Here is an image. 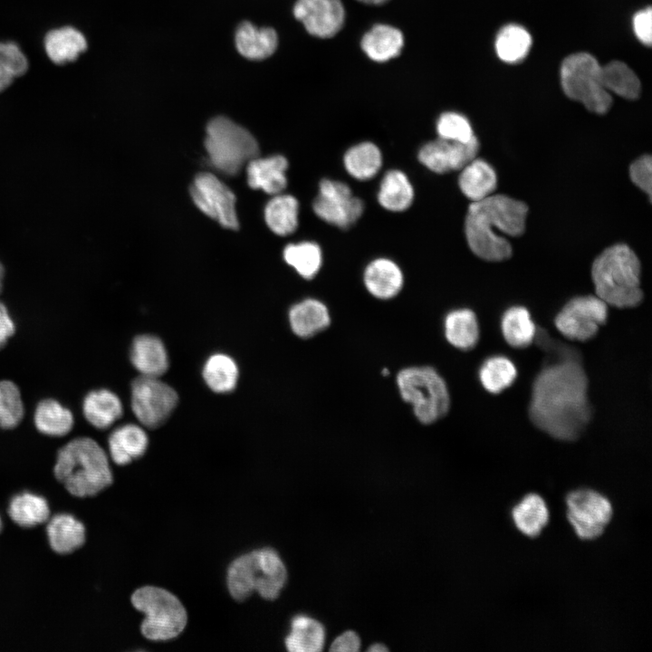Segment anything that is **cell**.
Wrapping results in <instances>:
<instances>
[{"instance_id":"816d5d0a","label":"cell","mask_w":652,"mask_h":652,"mask_svg":"<svg viewBox=\"0 0 652 652\" xmlns=\"http://www.w3.org/2000/svg\"><path fill=\"white\" fill-rule=\"evenodd\" d=\"M4 273H5L4 267H3V265L0 264V292H1V289H2V283H3Z\"/></svg>"},{"instance_id":"1f68e13d","label":"cell","mask_w":652,"mask_h":652,"mask_svg":"<svg viewBox=\"0 0 652 652\" xmlns=\"http://www.w3.org/2000/svg\"><path fill=\"white\" fill-rule=\"evenodd\" d=\"M325 629L316 619L305 615L295 616L285 646L292 652H318L324 646Z\"/></svg>"},{"instance_id":"74e56055","label":"cell","mask_w":652,"mask_h":652,"mask_svg":"<svg viewBox=\"0 0 652 652\" xmlns=\"http://www.w3.org/2000/svg\"><path fill=\"white\" fill-rule=\"evenodd\" d=\"M238 367L235 361L225 354H214L206 361L203 378L214 392L232 391L237 383Z\"/></svg>"},{"instance_id":"f907efd6","label":"cell","mask_w":652,"mask_h":652,"mask_svg":"<svg viewBox=\"0 0 652 652\" xmlns=\"http://www.w3.org/2000/svg\"><path fill=\"white\" fill-rule=\"evenodd\" d=\"M358 1H360L363 4H367V5H381V4L386 3L388 0H358Z\"/></svg>"},{"instance_id":"9c48e42d","label":"cell","mask_w":652,"mask_h":652,"mask_svg":"<svg viewBox=\"0 0 652 652\" xmlns=\"http://www.w3.org/2000/svg\"><path fill=\"white\" fill-rule=\"evenodd\" d=\"M561 83L566 96L581 102L594 113L604 114L612 105L611 94L601 81V65L588 53H577L564 59Z\"/></svg>"},{"instance_id":"d6986e66","label":"cell","mask_w":652,"mask_h":652,"mask_svg":"<svg viewBox=\"0 0 652 652\" xmlns=\"http://www.w3.org/2000/svg\"><path fill=\"white\" fill-rule=\"evenodd\" d=\"M287 168L288 161L283 156L257 157L247 163L248 185L270 195L280 194L287 185Z\"/></svg>"},{"instance_id":"f1b7e54d","label":"cell","mask_w":652,"mask_h":652,"mask_svg":"<svg viewBox=\"0 0 652 652\" xmlns=\"http://www.w3.org/2000/svg\"><path fill=\"white\" fill-rule=\"evenodd\" d=\"M458 185L462 193L475 202L492 195L497 185V177L486 161L475 158L461 169Z\"/></svg>"},{"instance_id":"2e32d148","label":"cell","mask_w":652,"mask_h":652,"mask_svg":"<svg viewBox=\"0 0 652 652\" xmlns=\"http://www.w3.org/2000/svg\"><path fill=\"white\" fill-rule=\"evenodd\" d=\"M293 15L311 35L329 38L341 29L345 9L340 0H297Z\"/></svg>"},{"instance_id":"bcb514c9","label":"cell","mask_w":652,"mask_h":652,"mask_svg":"<svg viewBox=\"0 0 652 652\" xmlns=\"http://www.w3.org/2000/svg\"><path fill=\"white\" fill-rule=\"evenodd\" d=\"M633 28L638 39L643 44L649 46L652 43V11L650 6L635 14Z\"/></svg>"},{"instance_id":"836d02e7","label":"cell","mask_w":652,"mask_h":652,"mask_svg":"<svg viewBox=\"0 0 652 652\" xmlns=\"http://www.w3.org/2000/svg\"><path fill=\"white\" fill-rule=\"evenodd\" d=\"M34 422L39 432L50 436H63L71 432L74 418L72 411L53 398L36 406Z\"/></svg>"},{"instance_id":"f35d334b","label":"cell","mask_w":652,"mask_h":652,"mask_svg":"<svg viewBox=\"0 0 652 652\" xmlns=\"http://www.w3.org/2000/svg\"><path fill=\"white\" fill-rule=\"evenodd\" d=\"M285 262L304 279H312L320 271L322 253L318 244L303 241L290 244L283 250Z\"/></svg>"},{"instance_id":"4fadbf2b","label":"cell","mask_w":652,"mask_h":652,"mask_svg":"<svg viewBox=\"0 0 652 652\" xmlns=\"http://www.w3.org/2000/svg\"><path fill=\"white\" fill-rule=\"evenodd\" d=\"M315 215L324 222L341 229L353 225L362 216L363 201L352 194L344 182L324 178L312 202Z\"/></svg>"},{"instance_id":"7dc6e473","label":"cell","mask_w":652,"mask_h":652,"mask_svg":"<svg viewBox=\"0 0 652 652\" xmlns=\"http://www.w3.org/2000/svg\"><path fill=\"white\" fill-rule=\"evenodd\" d=\"M360 640L353 631H346L339 636L331 644V651L356 652L360 649Z\"/></svg>"},{"instance_id":"ac0fdd59","label":"cell","mask_w":652,"mask_h":652,"mask_svg":"<svg viewBox=\"0 0 652 652\" xmlns=\"http://www.w3.org/2000/svg\"><path fill=\"white\" fill-rule=\"evenodd\" d=\"M48 59L56 65L77 61L85 53L88 43L84 34L72 26H62L48 31L43 37Z\"/></svg>"},{"instance_id":"db71d44e","label":"cell","mask_w":652,"mask_h":652,"mask_svg":"<svg viewBox=\"0 0 652 652\" xmlns=\"http://www.w3.org/2000/svg\"><path fill=\"white\" fill-rule=\"evenodd\" d=\"M382 373H383L384 375L388 374V369H383Z\"/></svg>"},{"instance_id":"f5cc1de1","label":"cell","mask_w":652,"mask_h":652,"mask_svg":"<svg viewBox=\"0 0 652 652\" xmlns=\"http://www.w3.org/2000/svg\"><path fill=\"white\" fill-rule=\"evenodd\" d=\"M2 530H3V520H2V517H1V515H0V533H1Z\"/></svg>"},{"instance_id":"9a60e30c","label":"cell","mask_w":652,"mask_h":652,"mask_svg":"<svg viewBox=\"0 0 652 652\" xmlns=\"http://www.w3.org/2000/svg\"><path fill=\"white\" fill-rule=\"evenodd\" d=\"M479 148V141L475 136L467 142L437 138L420 148L417 158L430 171L444 174L461 170L476 158Z\"/></svg>"},{"instance_id":"52a82bcc","label":"cell","mask_w":652,"mask_h":652,"mask_svg":"<svg viewBox=\"0 0 652 652\" xmlns=\"http://www.w3.org/2000/svg\"><path fill=\"white\" fill-rule=\"evenodd\" d=\"M134 608L145 614L141 623L142 635L153 641L177 637L185 628L187 614L181 601L168 590L144 586L131 595Z\"/></svg>"},{"instance_id":"4316f807","label":"cell","mask_w":652,"mask_h":652,"mask_svg":"<svg viewBox=\"0 0 652 652\" xmlns=\"http://www.w3.org/2000/svg\"><path fill=\"white\" fill-rule=\"evenodd\" d=\"M7 514L19 527L30 529L46 523L51 517V509L43 495L22 492L9 501Z\"/></svg>"},{"instance_id":"30bf717a","label":"cell","mask_w":652,"mask_h":652,"mask_svg":"<svg viewBox=\"0 0 652 652\" xmlns=\"http://www.w3.org/2000/svg\"><path fill=\"white\" fill-rule=\"evenodd\" d=\"M566 515L577 536L585 541L602 535L613 515L610 501L590 488H580L566 495Z\"/></svg>"},{"instance_id":"83f0119b","label":"cell","mask_w":652,"mask_h":652,"mask_svg":"<svg viewBox=\"0 0 652 652\" xmlns=\"http://www.w3.org/2000/svg\"><path fill=\"white\" fill-rule=\"evenodd\" d=\"M86 420L94 427L105 429L113 425L123 414L120 398L109 389L89 392L82 402Z\"/></svg>"},{"instance_id":"d6a6232c","label":"cell","mask_w":652,"mask_h":652,"mask_svg":"<svg viewBox=\"0 0 652 652\" xmlns=\"http://www.w3.org/2000/svg\"><path fill=\"white\" fill-rule=\"evenodd\" d=\"M343 165L352 177L360 181L369 180L381 168L382 154L373 142H360L345 152Z\"/></svg>"},{"instance_id":"f546056e","label":"cell","mask_w":652,"mask_h":652,"mask_svg":"<svg viewBox=\"0 0 652 652\" xmlns=\"http://www.w3.org/2000/svg\"><path fill=\"white\" fill-rule=\"evenodd\" d=\"M414 188L408 176L398 169L386 172L379 185L378 201L386 210L402 212L413 203Z\"/></svg>"},{"instance_id":"5b68a950","label":"cell","mask_w":652,"mask_h":652,"mask_svg":"<svg viewBox=\"0 0 652 652\" xmlns=\"http://www.w3.org/2000/svg\"><path fill=\"white\" fill-rule=\"evenodd\" d=\"M287 580L286 568L272 548H263L234 560L227 570L231 596L242 601L254 591L265 599H276Z\"/></svg>"},{"instance_id":"681fc988","label":"cell","mask_w":652,"mask_h":652,"mask_svg":"<svg viewBox=\"0 0 652 652\" xmlns=\"http://www.w3.org/2000/svg\"><path fill=\"white\" fill-rule=\"evenodd\" d=\"M368 651L371 652H381V651H388V648L383 644H373L371 647L368 648Z\"/></svg>"},{"instance_id":"ba28073f","label":"cell","mask_w":652,"mask_h":652,"mask_svg":"<svg viewBox=\"0 0 652 652\" xmlns=\"http://www.w3.org/2000/svg\"><path fill=\"white\" fill-rule=\"evenodd\" d=\"M205 147L212 165L223 173L235 175L259 155L254 137L225 117H216L206 126Z\"/></svg>"},{"instance_id":"484cf974","label":"cell","mask_w":652,"mask_h":652,"mask_svg":"<svg viewBox=\"0 0 652 652\" xmlns=\"http://www.w3.org/2000/svg\"><path fill=\"white\" fill-rule=\"evenodd\" d=\"M404 36L399 29L384 24L370 28L361 39V48L372 61L384 62L400 53Z\"/></svg>"},{"instance_id":"603a6c76","label":"cell","mask_w":652,"mask_h":652,"mask_svg":"<svg viewBox=\"0 0 652 652\" xmlns=\"http://www.w3.org/2000/svg\"><path fill=\"white\" fill-rule=\"evenodd\" d=\"M289 321L295 335L307 339L324 331L331 323V316L323 302L308 298L292 306Z\"/></svg>"},{"instance_id":"4dcf8cb0","label":"cell","mask_w":652,"mask_h":652,"mask_svg":"<svg viewBox=\"0 0 652 652\" xmlns=\"http://www.w3.org/2000/svg\"><path fill=\"white\" fill-rule=\"evenodd\" d=\"M445 335L454 347L468 350L479 340V325L475 312L469 309H457L447 313L445 319Z\"/></svg>"},{"instance_id":"7402d4cb","label":"cell","mask_w":652,"mask_h":652,"mask_svg":"<svg viewBox=\"0 0 652 652\" xmlns=\"http://www.w3.org/2000/svg\"><path fill=\"white\" fill-rule=\"evenodd\" d=\"M148 444L149 438L145 430L135 424H126L115 428L108 440L110 458L119 465L129 464L142 456Z\"/></svg>"},{"instance_id":"e575fe53","label":"cell","mask_w":652,"mask_h":652,"mask_svg":"<svg viewBox=\"0 0 652 652\" xmlns=\"http://www.w3.org/2000/svg\"><path fill=\"white\" fill-rule=\"evenodd\" d=\"M501 330L505 341L517 349L528 347L536 336V325L523 306H513L504 312Z\"/></svg>"},{"instance_id":"6da1fadb","label":"cell","mask_w":652,"mask_h":652,"mask_svg":"<svg viewBox=\"0 0 652 652\" xmlns=\"http://www.w3.org/2000/svg\"><path fill=\"white\" fill-rule=\"evenodd\" d=\"M588 377L580 362L566 357L537 375L532 389L529 416L542 431L562 441H574L592 416Z\"/></svg>"},{"instance_id":"e0dca14e","label":"cell","mask_w":652,"mask_h":652,"mask_svg":"<svg viewBox=\"0 0 652 652\" xmlns=\"http://www.w3.org/2000/svg\"><path fill=\"white\" fill-rule=\"evenodd\" d=\"M45 524L49 546L57 554L73 553L86 542L85 525L72 514L62 513L51 515Z\"/></svg>"},{"instance_id":"f6af8a7d","label":"cell","mask_w":652,"mask_h":652,"mask_svg":"<svg viewBox=\"0 0 652 652\" xmlns=\"http://www.w3.org/2000/svg\"><path fill=\"white\" fill-rule=\"evenodd\" d=\"M629 177L637 187L651 197L652 159L649 155L638 158L630 165Z\"/></svg>"},{"instance_id":"3957f363","label":"cell","mask_w":652,"mask_h":652,"mask_svg":"<svg viewBox=\"0 0 652 652\" xmlns=\"http://www.w3.org/2000/svg\"><path fill=\"white\" fill-rule=\"evenodd\" d=\"M53 474L66 491L78 498L95 496L113 482L106 452L87 436L76 437L60 448Z\"/></svg>"},{"instance_id":"d590c367","label":"cell","mask_w":652,"mask_h":652,"mask_svg":"<svg viewBox=\"0 0 652 652\" xmlns=\"http://www.w3.org/2000/svg\"><path fill=\"white\" fill-rule=\"evenodd\" d=\"M299 203L292 195L277 194L264 208L268 227L278 235H288L298 226Z\"/></svg>"},{"instance_id":"60d3db41","label":"cell","mask_w":652,"mask_h":652,"mask_svg":"<svg viewBox=\"0 0 652 652\" xmlns=\"http://www.w3.org/2000/svg\"><path fill=\"white\" fill-rule=\"evenodd\" d=\"M517 376L514 364L504 356H493L480 368L481 384L488 392L498 394L509 388Z\"/></svg>"},{"instance_id":"c3c4849f","label":"cell","mask_w":652,"mask_h":652,"mask_svg":"<svg viewBox=\"0 0 652 652\" xmlns=\"http://www.w3.org/2000/svg\"><path fill=\"white\" fill-rule=\"evenodd\" d=\"M15 325L5 305L0 302V349L14 335Z\"/></svg>"},{"instance_id":"8fae6325","label":"cell","mask_w":652,"mask_h":652,"mask_svg":"<svg viewBox=\"0 0 652 652\" xmlns=\"http://www.w3.org/2000/svg\"><path fill=\"white\" fill-rule=\"evenodd\" d=\"M177 400L175 389L159 378L140 375L131 384L132 411L148 428H156L165 423Z\"/></svg>"},{"instance_id":"b9f144b4","label":"cell","mask_w":652,"mask_h":652,"mask_svg":"<svg viewBox=\"0 0 652 652\" xmlns=\"http://www.w3.org/2000/svg\"><path fill=\"white\" fill-rule=\"evenodd\" d=\"M29 61L20 46L14 42H0V93L24 76Z\"/></svg>"},{"instance_id":"8992f818","label":"cell","mask_w":652,"mask_h":652,"mask_svg":"<svg viewBox=\"0 0 652 652\" xmlns=\"http://www.w3.org/2000/svg\"><path fill=\"white\" fill-rule=\"evenodd\" d=\"M397 384L402 399L413 407L417 420L425 425L442 418L449 410L450 396L446 381L429 366L401 369Z\"/></svg>"},{"instance_id":"7c38bea8","label":"cell","mask_w":652,"mask_h":652,"mask_svg":"<svg viewBox=\"0 0 652 652\" xmlns=\"http://www.w3.org/2000/svg\"><path fill=\"white\" fill-rule=\"evenodd\" d=\"M608 314V304L597 295L578 296L563 306L554 323L567 339L587 341L605 324Z\"/></svg>"},{"instance_id":"ee69618b","label":"cell","mask_w":652,"mask_h":652,"mask_svg":"<svg viewBox=\"0 0 652 652\" xmlns=\"http://www.w3.org/2000/svg\"><path fill=\"white\" fill-rule=\"evenodd\" d=\"M436 132L438 138L457 142H467L475 137L469 120L454 111H446L439 116Z\"/></svg>"},{"instance_id":"ffe728a7","label":"cell","mask_w":652,"mask_h":652,"mask_svg":"<svg viewBox=\"0 0 652 652\" xmlns=\"http://www.w3.org/2000/svg\"><path fill=\"white\" fill-rule=\"evenodd\" d=\"M363 281L368 292L374 297L388 300L398 294L404 277L399 266L388 258H377L365 268Z\"/></svg>"},{"instance_id":"7a4b0ae2","label":"cell","mask_w":652,"mask_h":652,"mask_svg":"<svg viewBox=\"0 0 652 652\" xmlns=\"http://www.w3.org/2000/svg\"><path fill=\"white\" fill-rule=\"evenodd\" d=\"M527 206L504 195H490L472 202L465 220V234L471 251L491 262L511 257L510 242L498 235H521L525 229Z\"/></svg>"},{"instance_id":"277c9868","label":"cell","mask_w":652,"mask_h":652,"mask_svg":"<svg viewBox=\"0 0 652 652\" xmlns=\"http://www.w3.org/2000/svg\"><path fill=\"white\" fill-rule=\"evenodd\" d=\"M640 270L638 256L627 244L606 248L591 267L596 295L617 308L638 306L643 300Z\"/></svg>"},{"instance_id":"d4e9b609","label":"cell","mask_w":652,"mask_h":652,"mask_svg":"<svg viewBox=\"0 0 652 652\" xmlns=\"http://www.w3.org/2000/svg\"><path fill=\"white\" fill-rule=\"evenodd\" d=\"M516 529L525 536L534 538L541 534L550 520V511L545 500L538 494L524 495L511 511Z\"/></svg>"},{"instance_id":"ab89813d","label":"cell","mask_w":652,"mask_h":652,"mask_svg":"<svg viewBox=\"0 0 652 652\" xmlns=\"http://www.w3.org/2000/svg\"><path fill=\"white\" fill-rule=\"evenodd\" d=\"M532 45L530 34L522 26L508 24L497 34L495 49L501 60L513 63L522 61Z\"/></svg>"},{"instance_id":"44dd1931","label":"cell","mask_w":652,"mask_h":652,"mask_svg":"<svg viewBox=\"0 0 652 652\" xmlns=\"http://www.w3.org/2000/svg\"><path fill=\"white\" fill-rule=\"evenodd\" d=\"M130 360L142 376L159 378L168 368L166 348L158 338L152 335H139L134 339Z\"/></svg>"},{"instance_id":"7bdbcfd3","label":"cell","mask_w":652,"mask_h":652,"mask_svg":"<svg viewBox=\"0 0 652 652\" xmlns=\"http://www.w3.org/2000/svg\"><path fill=\"white\" fill-rule=\"evenodd\" d=\"M24 414L19 388L10 380L0 381V427L11 429L18 426Z\"/></svg>"},{"instance_id":"8d00e7d4","label":"cell","mask_w":652,"mask_h":652,"mask_svg":"<svg viewBox=\"0 0 652 652\" xmlns=\"http://www.w3.org/2000/svg\"><path fill=\"white\" fill-rule=\"evenodd\" d=\"M601 81L610 93L635 100L641 91V83L636 73L623 62L612 61L601 66Z\"/></svg>"},{"instance_id":"5bb4252c","label":"cell","mask_w":652,"mask_h":652,"mask_svg":"<svg viewBox=\"0 0 652 652\" xmlns=\"http://www.w3.org/2000/svg\"><path fill=\"white\" fill-rule=\"evenodd\" d=\"M195 205L225 228L236 230L235 196L230 188L210 173L197 175L190 187Z\"/></svg>"},{"instance_id":"cb8c5ba5","label":"cell","mask_w":652,"mask_h":652,"mask_svg":"<svg viewBox=\"0 0 652 652\" xmlns=\"http://www.w3.org/2000/svg\"><path fill=\"white\" fill-rule=\"evenodd\" d=\"M235 41L238 53L250 60L268 58L278 44L277 34L273 28H258L249 22L239 24Z\"/></svg>"}]
</instances>
